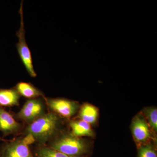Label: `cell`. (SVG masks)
Masks as SVG:
<instances>
[{
	"mask_svg": "<svg viewBox=\"0 0 157 157\" xmlns=\"http://www.w3.org/2000/svg\"><path fill=\"white\" fill-rule=\"evenodd\" d=\"M59 118L54 113H45L29 124L25 131V135H29L41 144L52 140L58 130Z\"/></svg>",
	"mask_w": 157,
	"mask_h": 157,
	"instance_id": "6da1fadb",
	"label": "cell"
},
{
	"mask_svg": "<svg viewBox=\"0 0 157 157\" xmlns=\"http://www.w3.org/2000/svg\"><path fill=\"white\" fill-rule=\"evenodd\" d=\"M65 154L81 157L86 153L87 146L84 141L73 135H66L52 140L48 146Z\"/></svg>",
	"mask_w": 157,
	"mask_h": 157,
	"instance_id": "7a4b0ae2",
	"label": "cell"
},
{
	"mask_svg": "<svg viewBox=\"0 0 157 157\" xmlns=\"http://www.w3.org/2000/svg\"><path fill=\"white\" fill-rule=\"evenodd\" d=\"M19 12L21 17L20 26L19 30L16 33V36L18 38V42L16 45L17 52L28 73L32 77H35L36 76L37 74L34 70L31 51L25 39L23 12V2L21 4Z\"/></svg>",
	"mask_w": 157,
	"mask_h": 157,
	"instance_id": "3957f363",
	"label": "cell"
},
{
	"mask_svg": "<svg viewBox=\"0 0 157 157\" xmlns=\"http://www.w3.org/2000/svg\"><path fill=\"white\" fill-rule=\"evenodd\" d=\"M45 113V104L42 99L38 98L26 101L17 116L21 120L29 124Z\"/></svg>",
	"mask_w": 157,
	"mask_h": 157,
	"instance_id": "277c9868",
	"label": "cell"
},
{
	"mask_svg": "<svg viewBox=\"0 0 157 157\" xmlns=\"http://www.w3.org/2000/svg\"><path fill=\"white\" fill-rule=\"evenodd\" d=\"M0 157H35L29 145L21 140L6 142L0 147Z\"/></svg>",
	"mask_w": 157,
	"mask_h": 157,
	"instance_id": "5b68a950",
	"label": "cell"
},
{
	"mask_svg": "<svg viewBox=\"0 0 157 157\" xmlns=\"http://www.w3.org/2000/svg\"><path fill=\"white\" fill-rule=\"evenodd\" d=\"M47 105L51 109L65 118H70L75 114L78 109V104L74 101L63 99H46Z\"/></svg>",
	"mask_w": 157,
	"mask_h": 157,
	"instance_id": "8992f818",
	"label": "cell"
},
{
	"mask_svg": "<svg viewBox=\"0 0 157 157\" xmlns=\"http://www.w3.org/2000/svg\"><path fill=\"white\" fill-rule=\"evenodd\" d=\"M21 125L13 117L2 107H0V132L4 136L17 133Z\"/></svg>",
	"mask_w": 157,
	"mask_h": 157,
	"instance_id": "52a82bcc",
	"label": "cell"
},
{
	"mask_svg": "<svg viewBox=\"0 0 157 157\" xmlns=\"http://www.w3.org/2000/svg\"><path fill=\"white\" fill-rule=\"evenodd\" d=\"M132 132L135 140L139 143L147 141L151 137L148 124L140 116L135 118L132 122Z\"/></svg>",
	"mask_w": 157,
	"mask_h": 157,
	"instance_id": "ba28073f",
	"label": "cell"
},
{
	"mask_svg": "<svg viewBox=\"0 0 157 157\" xmlns=\"http://www.w3.org/2000/svg\"><path fill=\"white\" fill-rule=\"evenodd\" d=\"M20 95L16 90L0 89V107H13L19 104Z\"/></svg>",
	"mask_w": 157,
	"mask_h": 157,
	"instance_id": "9c48e42d",
	"label": "cell"
},
{
	"mask_svg": "<svg viewBox=\"0 0 157 157\" xmlns=\"http://www.w3.org/2000/svg\"><path fill=\"white\" fill-rule=\"evenodd\" d=\"M16 90L20 95L29 99L38 98L39 97L45 96L40 90L37 89L33 85L25 82H20L16 86Z\"/></svg>",
	"mask_w": 157,
	"mask_h": 157,
	"instance_id": "30bf717a",
	"label": "cell"
},
{
	"mask_svg": "<svg viewBox=\"0 0 157 157\" xmlns=\"http://www.w3.org/2000/svg\"><path fill=\"white\" fill-rule=\"evenodd\" d=\"M72 134L77 137L90 136L93 132L90 124L82 120L74 121L70 123Z\"/></svg>",
	"mask_w": 157,
	"mask_h": 157,
	"instance_id": "8fae6325",
	"label": "cell"
},
{
	"mask_svg": "<svg viewBox=\"0 0 157 157\" xmlns=\"http://www.w3.org/2000/svg\"><path fill=\"white\" fill-rule=\"evenodd\" d=\"M98 115V109L94 106L90 104H85L79 111V117L81 120L90 124L95 122Z\"/></svg>",
	"mask_w": 157,
	"mask_h": 157,
	"instance_id": "7c38bea8",
	"label": "cell"
},
{
	"mask_svg": "<svg viewBox=\"0 0 157 157\" xmlns=\"http://www.w3.org/2000/svg\"><path fill=\"white\" fill-rule=\"evenodd\" d=\"M36 157H74L65 154L51 148L48 146L42 145L38 148L36 152Z\"/></svg>",
	"mask_w": 157,
	"mask_h": 157,
	"instance_id": "4fadbf2b",
	"label": "cell"
},
{
	"mask_svg": "<svg viewBox=\"0 0 157 157\" xmlns=\"http://www.w3.org/2000/svg\"><path fill=\"white\" fill-rule=\"evenodd\" d=\"M144 113L148 120L149 124L152 129L157 131V109L155 108H147L144 110Z\"/></svg>",
	"mask_w": 157,
	"mask_h": 157,
	"instance_id": "5bb4252c",
	"label": "cell"
},
{
	"mask_svg": "<svg viewBox=\"0 0 157 157\" xmlns=\"http://www.w3.org/2000/svg\"><path fill=\"white\" fill-rule=\"evenodd\" d=\"M137 157H157V154L152 145L147 144L138 149Z\"/></svg>",
	"mask_w": 157,
	"mask_h": 157,
	"instance_id": "9a60e30c",
	"label": "cell"
},
{
	"mask_svg": "<svg viewBox=\"0 0 157 157\" xmlns=\"http://www.w3.org/2000/svg\"><path fill=\"white\" fill-rule=\"evenodd\" d=\"M0 140H4L3 139H2V138H0Z\"/></svg>",
	"mask_w": 157,
	"mask_h": 157,
	"instance_id": "2e32d148",
	"label": "cell"
}]
</instances>
